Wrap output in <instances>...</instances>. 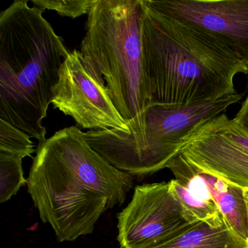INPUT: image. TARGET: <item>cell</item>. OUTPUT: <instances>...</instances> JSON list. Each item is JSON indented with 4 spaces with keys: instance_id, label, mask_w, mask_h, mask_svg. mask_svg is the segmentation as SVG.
I'll use <instances>...</instances> for the list:
<instances>
[{
    "instance_id": "6da1fadb",
    "label": "cell",
    "mask_w": 248,
    "mask_h": 248,
    "mask_svg": "<svg viewBox=\"0 0 248 248\" xmlns=\"http://www.w3.org/2000/svg\"><path fill=\"white\" fill-rule=\"evenodd\" d=\"M27 180L40 219L59 242L93 233L101 216L123 204L133 186V176L94 150L75 126L39 141Z\"/></svg>"
},
{
    "instance_id": "7a4b0ae2",
    "label": "cell",
    "mask_w": 248,
    "mask_h": 248,
    "mask_svg": "<svg viewBox=\"0 0 248 248\" xmlns=\"http://www.w3.org/2000/svg\"><path fill=\"white\" fill-rule=\"evenodd\" d=\"M142 50L151 106L188 107L236 93L248 67L214 40L146 5Z\"/></svg>"
},
{
    "instance_id": "3957f363",
    "label": "cell",
    "mask_w": 248,
    "mask_h": 248,
    "mask_svg": "<svg viewBox=\"0 0 248 248\" xmlns=\"http://www.w3.org/2000/svg\"><path fill=\"white\" fill-rule=\"evenodd\" d=\"M43 12L16 0L0 14V120L39 141L69 53Z\"/></svg>"
},
{
    "instance_id": "277c9868",
    "label": "cell",
    "mask_w": 248,
    "mask_h": 248,
    "mask_svg": "<svg viewBox=\"0 0 248 248\" xmlns=\"http://www.w3.org/2000/svg\"><path fill=\"white\" fill-rule=\"evenodd\" d=\"M143 0H95L80 45L91 76L105 87L126 123L151 107L142 50Z\"/></svg>"
},
{
    "instance_id": "5b68a950",
    "label": "cell",
    "mask_w": 248,
    "mask_h": 248,
    "mask_svg": "<svg viewBox=\"0 0 248 248\" xmlns=\"http://www.w3.org/2000/svg\"><path fill=\"white\" fill-rule=\"evenodd\" d=\"M244 93L188 107L152 105L127 123L128 132L114 129L85 133L91 147L114 168L132 176L144 177L166 168L178 154L181 140L200 123L224 114Z\"/></svg>"
},
{
    "instance_id": "8992f818",
    "label": "cell",
    "mask_w": 248,
    "mask_h": 248,
    "mask_svg": "<svg viewBox=\"0 0 248 248\" xmlns=\"http://www.w3.org/2000/svg\"><path fill=\"white\" fill-rule=\"evenodd\" d=\"M178 153L202 172L248 191V133L225 113L193 128Z\"/></svg>"
},
{
    "instance_id": "52a82bcc",
    "label": "cell",
    "mask_w": 248,
    "mask_h": 248,
    "mask_svg": "<svg viewBox=\"0 0 248 248\" xmlns=\"http://www.w3.org/2000/svg\"><path fill=\"white\" fill-rule=\"evenodd\" d=\"M121 248H151L192 224L170 183L135 188L130 203L117 216Z\"/></svg>"
},
{
    "instance_id": "ba28073f",
    "label": "cell",
    "mask_w": 248,
    "mask_h": 248,
    "mask_svg": "<svg viewBox=\"0 0 248 248\" xmlns=\"http://www.w3.org/2000/svg\"><path fill=\"white\" fill-rule=\"evenodd\" d=\"M162 15L214 40L248 67V0H145Z\"/></svg>"
},
{
    "instance_id": "9c48e42d",
    "label": "cell",
    "mask_w": 248,
    "mask_h": 248,
    "mask_svg": "<svg viewBox=\"0 0 248 248\" xmlns=\"http://www.w3.org/2000/svg\"><path fill=\"white\" fill-rule=\"evenodd\" d=\"M52 92L53 108L72 117L79 127L90 130L129 131L108 89L91 76L79 50L69 51Z\"/></svg>"
},
{
    "instance_id": "30bf717a",
    "label": "cell",
    "mask_w": 248,
    "mask_h": 248,
    "mask_svg": "<svg viewBox=\"0 0 248 248\" xmlns=\"http://www.w3.org/2000/svg\"><path fill=\"white\" fill-rule=\"evenodd\" d=\"M166 168L175 175V179L169 181L171 189L191 223L204 221L213 226L226 223L197 167L178 153Z\"/></svg>"
},
{
    "instance_id": "8fae6325",
    "label": "cell",
    "mask_w": 248,
    "mask_h": 248,
    "mask_svg": "<svg viewBox=\"0 0 248 248\" xmlns=\"http://www.w3.org/2000/svg\"><path fill=\"white\" fill-rule=\"evenodd\" d=\"M151 248H248L227 223L213 226L204 221L192 223L178 234Z\"/></svg>"
},
{
    "instance_id": "7c38bea8",
    "label": "cell",
    "mask_w": 248,
    "mask_h": 248,
    "mask_svg": "<svg viewBox=\"0 0 248 248\" xmlns=\"http://www.w3.org/2000/svg\"><path fill=\"white\" fill-rule=\"evenodd\" d=\"M200 171L228 226L248 242V211L244 190L214 175Z\"/></svg>"
},
{
    "instance_id": "4fadbf2b",
    "label": "cell",
    "mask_w": 248,
    "mask_h": 248,
    "mask_svg": "<svg viewBox=\"0 0 248 248\" xmlns=\"http://www.w3.org/2000/svg\"><path fill=\"white\" fill-rule=\"evenodd\" d=\"M19 155L0 152V202L9 201L27 184Z\"/></svg>"
},
{
    "instance_id": "5bb4252c",
    "label": "cell",
    "mask_w": 248,
    "mask_h": 248,
    "mask_svg": "<svg viewBox=\"0 0 248 248\" xmlns=\"http://www.w3.org/2000/svg\"><path fill=\"white\" fill-rule=\"evenodd\" d=\"M30 138L27 133L0 120V152L19 155L24 158L31 156L37 149H34V143Z\"/></svg>"
},
{
    "instance_id": "9a60e30c",
    "label": "cell",
    "mask_w": 248,
    "mask_h": 248,
    "mask_svg": "<svg viewBox=\"0 0 248 248\" xmlns=\"http://www.w3.org/2000/svg\"><path fill=\"white\" fill-rule=\"evenodd\" d=\"M95 0H31L40 9L55 11L62 16L77 18L89 14Z\"/></svg>"
},
{
    "instance_id": "2e32d148",
    "label": "cell",
    "mask_w": 248,
    "mask_h": 248,
    "mask_svg": "<svg viewBox=\"0 0 248 248\" xmlns=\"http://www.w3.org/2000/svg\"><path fill=\"white\" fill-rule=\"evenodd\" d=\"M234 119L248 133V95L242 103V107Z\"/></svg>"
},
{
    "instance_id": "e0dca14e",
    "label": "cell",
    "mask_w": 248,
    "mask_h": 248,
    "mask_svg": "<svg viewBox=\"0 0 248 248\" xmlns=\"http://www.w3.org/2000/svg\"><path fill=\"white\" fill-rule=\"evenodd\" d=\"M244 197H245V202H246L247 211H248V191L244 190Z\"/></svg>"
},
{
    "instance_id": "ac0fdd59",
    "label": "cell",
    "mask_w": 248,
    "mask_h": 248,
    "mask_svg": "<svg viewBox=\"0 0 248 248\" xmlns=\"http://www.w3.org/2000/svg\"><path fill=\"white\" fill-rule=\"evenodd\" d=\"M247 79H248V74H247Z\"/></svg>"
}]
</instances>
